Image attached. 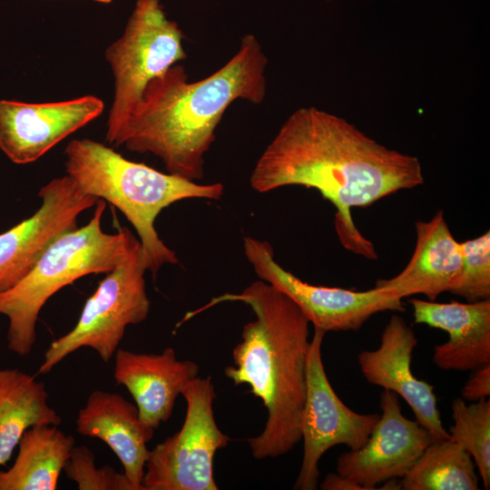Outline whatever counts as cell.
<instances>
[{
	"instance_id": "cell-11",
	"label": "cell",
	"mask_w": 490,
	"mask_h": 490,
	"mask_svg": "<svg viewBox=\"0 0 490 490\" xmlns=\"http://www.w3.org/2000/svg\"><path fill=\"white\" fill-rule=\"evenodd\" d=\"M38 196L42 205L32 216L0 233V292L20 281L56 240L78 228L79 215L99 200L68 175L50 181Z\"/></svg>"
},
{
	"instance_id": "cell-4",
	"label": "cell",
	"mask_w": 490,
	"mask_h": 490,
	"mask_svg": "<svg viewBox=\"0 0 490 490\" xmlns=\"http://www.w3.org/2000/svg\"><path fill=\"white\" fill-rule=\"evenodd\" d=\"M65 171L85 193L110 202L135 229L145 268L155 279L164 264L178 263L173 250L160 239L154 220L168 206L185 199L219 200L221 183L200 184L125 159L108 146L72 140L66 146Z\"/></svg>"
},
{
	"instance_id": "cell-2",
	"label": "cell",
	"mask_w": 490,
	"mask_h": 490,
	"mask_svg": "<svg viewBox=\"0 0 490 490\" xmlns=\"http://www.w3.org/2000/svg\"><path fill=\"white\" fill-rule=\"evenodd\" d=\"M267 64L260 42L248 34L236 54L201 80L190 82L182 65H172L146 85L113 145L152 153L169 173L201 180L204 156L228 107L237 100L264 101Z\"/></svg>"
},
{
	"instance_id": "cell-23",
	"label": "cell",
	"mask_w": 490,
	"mask_h": 490,
	"mask_svg": "<svg viewBox=\"0 0 490 490\" xmlns=\"http://www.w3.org/2000/svg\"><path fill=\"white\" fill-rule=\"evenodd\" d=\"M461 272L449 292L466 302L490 299V231L459 242Z\"/></svg>"
},
{
	"instance_id": "cell-12",
	"label": "cell",
	"mask_w": 490,
	"mask_h": 490,
	"mask_svg": "<svg viewBox=\"0 0 490 490\" xmlns=\"http://www.w3.org/2000/svg\"><path fill=\"white\" fill-rule=\"evenodd\" d=\"M380 407L382 413L365 445L337 459V473L364 490L378 489V484L404 477L436 440L416 419L402 414L396 393L384 389Z\"/></svg>"
},
{
	"instance_id": "cell-3",
	"label": "cell",
	"mask_w": 490,
	"mask_h": 490,
	"mask_svg": "<svg viewBox=\"0 0 490 490\" xmlns=\"http://www.w3.org/2000/svg\"><path fill=\"white\" fill-rule=\"evenodd\" d=\"M229 301L248 305L256 319L244 325L241 341L232 351L233 366L224 373L234 385L250 386V392L262 400L268 414L264 429L247 441L254 458H275L301 440L310 322L294 300L263 280L240 293L213 298L184 319Z\"/></svg>"
},
{
	"instance_id": "cell-5",
	"label": "cell",
	"mask_w": 490,
	"mask_h": 490,
	"mask_svg": "<svg viewBox=\"0 0 490 490\" xmlns=\"http://www.w3.org/2000/svg\"><path fill=\"white\" fill-rule=\"evenodd\" d=\"M105 201L99 199L90 221L56 240L15 285L0 292V315L7 318V348L28 356L36 340V322L58 290L89 274L111 271L136 238L126 228L109 234L102 229Z\"/></svg>"
},
{
	"instance_id": "cell-25",
	"label": "cell",
	"mask_w": 490,
	"mask_h": 490,
	"mask_svg": "<svg viewBox=\"0 0 490 490\" xmlns=\"http://www.w3.org/2000/svg\"><path fill=\"white\" fill-rule=\"evenodd\" d=\"M473 372L474 374L461 390L462 398L472 402L488 398L490 395V364L485 365Z\"/></svg>"
},
{
	"instance_id": "cell-15",
	"label": "cell",
	"mask_w": 490,
	"mask_h": 490,
	"mask_svg": "<svg viewBox=\"0 0 490 490\" xmlns=\"http://www.w3.org/2000/svg\"><path fill=\"white\" fill-rule=\"evenodd\" d=\"M198 374V365L178 360L172 348H164L161 354L122 348L114 354L116 384L127 388L136 403L141 422L153 431L170 418L177 397Z\"/></svg>"
},
{
	"instance_id": "cell-10",
	"label": "cell",
	"mask_w": 490,
	"mask_h": 490,
	"mask_svg": "<svg viewBox=\"0 0 490 490\" xmlns=\"http://www.w3.org/2000/svg\"><path fill=\"white\" fill-rule=\"evenodd\" d=\"M327 332L314 328L308 358L307 393L301 417L303 458L294 489L318 487V462L337 445L358 450L368 441L380 415L351 410L338 397L327 377L321 345Z\"/></svg>"
},
{
	"instance_id": "cell-26",
	"label": "cell",
	"mask_w": 490,
	"mask_h": 490,
	"mask_svg": "<svg viewBox=\"0 0 490 490\" xmlns=\"http://www.w3.org/2000/svg\"><path fill=\"white\" fill-rule=\"evenodd\" d=\"M319 486L322 490H364L361 485L338 473L328 474Z\"/></svg>"
},
{
	"instance_id": "cell-7",
	"label": "cell",
	"mask_w": 490,
	"mask_h": 490,
	"mask_svg": "<svg viewBox=\"0 0 490 490\" xmlns=\"http://www.w3.org/2000/svg\"><path fill=\"white\" fill-rule=\"evenodd\" d=\"M146 270L141 243L136 239L86 300L76 325L45 350L39 373H49L82 348L93 349L103 362H109L119 348L126 327L145 320L150 312Z\"/></svg>"
},
{
	"instance_id": "cell-20",
	"label": "cell",
	"mask_w": 490,
	"mask_h": 490,
	"mask_svg": "<svg viewBox=\"0 0 490 490\" xmlns=\"http://www.w3.org/2000/svg\"><path fill=\"white\" fill-rule=\"evenodd\" d=\"M61 422L44 382L19 369L0 368V466L9 461L28 428Z\"/></svg>"
},
{
	"instance_id": "cell-27",
	"label": "cell",
	"mask_w": 490,
	"mask_h": 490,
	"mask_svg": "<svg viewBox=\"0 0 490 490\" xmlns=\"http://www.w3.org/2000/svg\"><path fill=\"white\" fill-rule=\"evenodd\" d=\"M96 3H101V4H109L111 2H113V0H93Z\"/></svg>"
},
{
	"instance_id": "cell-8",
	"label": "cell",
	"mask_w": 490,
	"mask_h": 490,
	"mask_svg": "<svg viewBox=\"0 0 490 490\" xmlns=\"http://www.w3.org/2000/svg\"><path fill=\"white\" fill-rule=\"evenodd\" d=\"M181 395L187 404L183 425L149 451L142 485L145 490H217L213 458L230 438L214 419L211 377H196Z\"/></svg>"
},
{
	"instance_id": "cell-17",
	"label": "cell",
	"mask_w": 490,
	"mask_h": 490,
	"mask_svg": "<svg viewBox=\"0 0 490 490\" xmlns=\"http://www.w3.org/2000/svg\"><path fill=\"white\" fill-rule=\"evenodd\" d=\"M75 430L104 442L121 461L135 490H145L142 479L150 451L146 444L154 431L141 422L136 406L117 393L94 390L78 411Z\"/></svg>"
},
{
	"instance_id": "cell-24",
	"label": "cell",
	"mask_w": 490,
	"mask_h": 490,
	"mask_svg": "<svg viewBox=\"0 0 490 490\" xmlns=\"http://www.w3.org/2000/svg\"><path fill=\"white\" fill-rule=\"evenodd\" d=\"M63 471L79 490H135L123 472L110 466L96 467L95 456L86 446H74Z\"/></svg>"
},
{
	"instance_id": "cell-6",
	"label": "cell",
	"mask_w": 490,
	"mask_h": 490,
	"mask_svg": "<svg viewBox=\"0 0 490 490\" xmlns=\"http://www.w3.org/2000/svg\"><path fill=\"white\" fill-rule=\"evenodd\" d=\"M183 39L181 29L167 17L161 0L135 1L123 34L105 51L114 77L106 124L108 143H114L146 85L187 57Z\"/></svg>"
},
{
	"instance_id": "cell-22",
	"label": "cell",
	"mask_w": 490,
	"mask_h": 490,
	"mask_svg": "<svg viewBox=\"0 0 490 490\" xmlns=\"http://www.w3.org/2000/svg\"><path fill=\"white\" fill-rule=\"evenodd\" d=\"M449 437L464 448L478 468L485 489L490 488V400L483 398L466 405L463 398L452 402Z\"/></svg>"
},
{
	"instance_id": "cell-28",
	"label": "cell",
	"mask_w": 490,
	"mask_h": 490,
	"mask_svg": "<svg viewBox=\"0 0 490 490\" xmlns=\"http://www.w3.org/2000/svg\"><path fill=\"white\" fill-rule=\"evenodd\" d=\"M52 1H57V0H52Z\"/></svg>"
},
{
	"instance_id": "cell-21",
	"label": "cell",
	"mask_w": 490,
	"mask_h": 490,
	"mask_svg": "<svg viewBox=\"0 0 490 490\" xmlns=\"http://www.w3.org/2000/svg\"><path fill=\"white\" fill-rule=\"evenodd\" d=\"M404 490H477L478 477L471 456L450 438L433 441L407 474Z\"/></svg>"
},
{
	"instance_id": "cell-13",
	"label": "cell",
	"mask_w": 490,
	"mask_h": 490,
	"mask_svg": "<svg viewBox=\"0 0 490 490\" xmlns=\"http://www.w3.org/2000/svg\"><path fill=\"white\" fill-rule=\"evenodd\" d=\"M103 107L94 95L41 103L0 100V150L15 163L35 162Z\"/></svg>"
},
{
	"instance_id": "cell-19",
	"label": "cell",
	"mask_w": 490,
	"mask_h": 490,
	"mask_svg": "<svg viewBox=\"0 0 490 490\" xmlns=\"http://www.w3.org/2000/svg\"><path fill=\"white\" fill-rule=\"evenodd\" d=\"M74 446V437L58 426L28 428L19 441L14 464L0 471V490H55Z\"/></svg>"
},
{
	"instance_id": "cell-18",
	"label": "cell",
	"mask_w": 490,
	"mask_h": 490,
	"mask_svg": "<svg viewBox=\"0 0 490 490\" xmlns=\"http://www.w3.org/2000/svg\"><path fill=\"white\" fill-rule=\"evenodd\" d=\"M416 243L408 263L394 278L378 279L377 288L403 299L416 294L436 301L450 291L462 268L459 242L454 238L442 210L428 221L416 222Z\"/></svg>"
},
{
	"instance_id": "cell-1",
	"label": "cell",
	"mask_w": 490,
	"mask_h": 490,
	"mask_svg": "<svg viewBox=\"0 0 490 490\" xmlns=\"http://www.w3.org/2000/svg\"><path fill=\"white\" fill-rule=\"evenodd\" d=\"M251 188L268 192L299 185L318 190L337 210L336 226L348 250L376 258L358 230L351 208L368 207L424 182L416 156L389 149L342 117L314 106L294 111L258 159Z\"/></svg>"
},
{
	"instance_id": "cell-9",
	"label": "cell",
	"mask_w": 490,
	"mask_h": 490,
	"mask_svg": "<svg viewBox=\"0 0 490 490\" xmlns=\"http://www.w3.org/2000/svg\"><path fill=\"white\" fill-rule=\"evenodd\" d=\"M243 248L257 276L294 300L314 328L326 332L358 330L378 312L405 310L401 299L380 288L357 291L301 280L275 260L266 240L246 237Z\"/></svg>"
},
{
	"instance_id": "cell-14",
	"label": "cell",
	"mask_w": 490,
	"mask_h": 490,
	"mask_svg": "<svg viewBox=\"0 0 490 490\" xmlns=\"http://www.w3.org/2000/svg\"><path fill=\"white\" fill-rule=\"evenodd\" d=\"M417 338L404 318L392 315L375 350H362L358 356L360 371L367 381L400 396L411 407L416 420L435 439L450 438L437 407L434 386L416 378L411 370Z\"/></svg>"
},
{
	"instance_id": "cell-16",
	"label": "cell",
	"mask_w": 490,
	"mask_h": 490,
	"mask_svg": "<svg viewBox=\"0 0 490 490\" xmlns=\"http://www.w3.org/2000/svg\"><path fill=\"white\" fill-rule=\"evenodd\" d=\"M415 323L447 332L434 348L433 363L443 370L474 371L490 364V299L439 303L410 299Z\"/></svg>"
}]
</instances>
